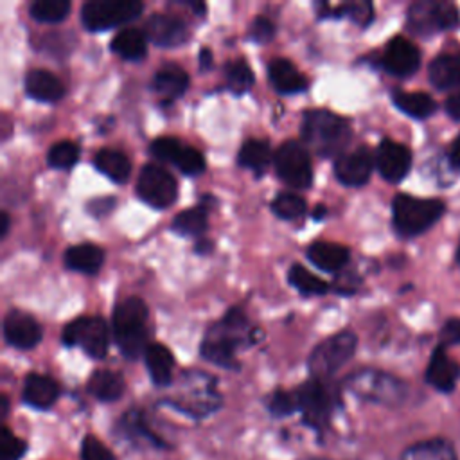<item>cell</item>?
<instances>
[{"label":"cell","mask_w":460,"mask_h":460,"mask_svg":"<svg viewBox=\"0 0 460 460\" xmlns=\"http://www.w3.org/2000/svg\"><path fill=\"white\" fill-rule=\"evenodd\" d=\"M117 431L122 438L140 444V446H149V447H167V444L149 428L146 415L140 410H129L126 411L119 422H117Z\"/></svg>","instance_id":"20"},{"label":"cell","mask_w":460,"mask_h":460,"mask_svg":"<svg viewBox=\"0 0 460 460\" xmlns=\"http://www.w3.org/2000/svg\"><path fill=\"white\" fill-rule=\"evenodd\" d=\"M447 158L451 162V165H455L456 169H460V137H456L447 151Z\"/></svg>","instance_id":"51"},{"label":"cell","mask_w":460,"mask_h":460,"mask_svg":"<svg viewBox=\"0 0 460 460\" xmlns=\"http://www.w3.org/2000/svg\"><path fill=\"white\" fill-rule=\"evenodd\" d=\"M288 280L304 295H323L329 291V284L320 277L313 275L302 264H293L288 271Z\"/></svg>","instance_id":"37"},{"label":"cell","mask_w":460,"mask_h":460,"mask_svg":"<svg viewBox=\"0 0 460 460\" xmlns=\"http://www.w3.org/2000/svg\"><path fill=\"white\" fill-rule=\"evenodd\" d=\"M207 225H208L207 208L203 205H198V207L178 212L171 226L180 235H201L207 230Z\"/></svg>","instance_id":"36"},{"label":"cell","mask_w":460,"mask_h":460,"mask_svg":"<svg viewBox=\"0 0 460 460\" xmlns=\"http://www.w3.org/2000/svg\"><path fill=\"white\" fill-rule=\"evenodd\" d=\"M144 361H146L149 377L156 386H167L172 381L174 358L165 345L149 343L144 352Z\"/></svg>","instance_id":"27"},{"label":"cell","mask_w":460,"mask_h":460,"mask_svg":"<svg viewBox=\"0 0 460 460\" xmlns=\"http://www.w3.org/2000/svg\"><path fill=\"white\" fill-rule=\"evenodd\" d=\"M81 460H115V456L95 435H84L81 442Z\"/></svg>","instance_id":"46"},{"label":"cell","mask_w":460,"mask_h":460,"mask_svg":"<svg viewBox=\"0 0 460 460\" xmlns=\"http://www.w3.org/2000/svg\"><path fill=\"white\" fill-rule=\"evenodd\" d=\"M194 250H196V253H203L205 255V253H208L212 250V243L208 239H201V241L196 243Z\"/></svg>","instance_id":"53"},{"label":"cell","mask_w":460,"mask_h":460,"mask_svg":"<svg viewBox=\"0 0 460 460\" xmlns=\"http://www.w3.org/2000/svg\"><path fill=\"white\" fill-rule=\"evenodd\" d=\"M440 345H460V318H449L440 329Z\"/></svg>","instance_id":"48"},{"label":"cell","mask_w":460,"mask_h":460,"mask_svg":"<svg viewBox=\"0 0 460 460\" xmlns=\"http://www.w3.org/2000/svg\"><path fill=\"white\" fill-rule=\"evenodd\" d=\"M226 84L234 93H243L253 84V72L244 59H235L225 65Z\"/></svg>","instance_id":"39"},{"label":"cell","mask_w":460,"mask_h":460,"mask_svg":"<svg viewBox=\"0 0 460 460\" xmlns=\"http://www.w3.org/2000/svg\"><path fill=\"white\" fill-rule=\"evenodd\" d=\"M4 338L16 349H32L41 340V327L23 311H9L4 318Z\"/></svg>","instance_id":"18"},{"label":"cell","mask_w":460,"mask_h":460,"mask_svg":"<svg viewBox=\"0 0 460 460\" xmlns=\"http://www.w3.org/2000/svg\"><path fill=\"white\" fill-rule=\"evenodd\" d=\"M268 77L273 88L280 93H298L307 88V79L304 74L284 58H277L268 65Z\"/></svg>","instance_id":"22"},{"label":"cell","mask_w":460,"mask_h":460,"mask_svg":"<svg viewBox=\"0 0 460 460\" xmlns=\"http://www.w3.org/2000/svg\"><path fill=\"white\" fill-rule=\"evenodd\" d=\"M181 151L180 140L174 137H158L149 144V153L164 162H174L178 153Z\"/></svg>","instance_id":"45"},{"label":"cell","mask_w":460,"mask_h":460,"mask_svg":"<svg viewBox=\"0 0 460 460\" xmlns=\"http://www.w3.org/2000/svg\"><path fill=\"white\" fill-rule=\"evenodd\" d=\"M275 171L279 178L293 189H307L313 181V167L309 153L304 144L288 140L279 146L273 156Z\"/></svg>","instance_id":"11"},{"label":"cell","mask_w":460,"mask_h":460,"mask_svg":"<svg viewBox=\"0 0 460 460\" xmlns=\"http://www.w3.org/2000/svg\"><path fill=\"white\" fill-rule=\"evenodd\" d=\"M146 320H147V305L138 296L124 298L113 307V314H111L113 336L124 358L137 359L146 352L147 349Z\"/></svg>","instance_id":"3"},{"label":"cell","mask_w":460,"mask_h":460,"mask_svg":"<svg viewBox=\"0 0 460 460\" xmlns=\"http://www.w3.org/2000/svg\"><path fill=\"white\" fill-rule=\"evenodd\" d=\"M250 334H253V331L248 329L246 316L241 309L232 307L221 322L207 331L199 352L207 361L221 368H237L235 352Z\"/></svg>","instance_id":"1"},{"label":"cell","mask_w":460,"mask_h":460,"mask_svg":"<svg viewBox=\"0 0 460 460\" xmlns=\"http://www.w3.org/2000/svg\"><path fill=\"white\" fill-rule=\"evenodd\" d=\"M27 451V442L14 433L9 431V428L2 429L0 438V460H20Z\"/></svg>","instance_id":"44"},{"label":"cell","mask_w":460,"mask_h":460,"mask_svg":"<svg viewBox=\"0 0 460 460\" xmlns=\"http://www.w3.org/2000/svg\"><path fill=\"white\" fill-rule=\"evenodd\" d=\"M199 66H201L203 70H207V68L212 66V52H210L208 49H201V50H199Z\"/></svg>","instance_id":"52"},{"label":"cell","mask_w":460,"mask_h":460,"mask_svg":"<svg viewBox=\"0 0 460 460\" xmlns=\"http://www.w3.org/2000/svg\"><path fill=\"white\" fill-rule=\"evenodd\" d=\"M115 198H111V196H106V198H95V199H92L90 203H88V207H86V210L92 214V216H95V217H101V216H106L108 212H111V208L115 207Z\"/></svg>","instance_id":"49"},{"label":"cell","mask_w":460,"mask_h":460,"mask_svg":"<svg viewBox=\"0 0 460 460\" xmlns=\"http://www.w3.org/2000/svg\"><path fill=\"white\" fill-rule=\"evenodd\" d=\"M137 194L155 208H167L178 194L176 180L164 167L146 164L137 178Z\"/></svg>","instance_id":"13"},{"label":"cell","mask_w":460,"mask_h":460,"mask_svg":"<svg viewBox=\"0 0 460 460\" xmlns=\"http://www.w3.org/2000/svg\"><path fill=\"white\" fill-rule=\"evenodd\" d=\"M374 164L376 156L372 155V151L361 146L349 153H341L334 160V174L338 181L347 187H361L368 181Z\"/></svg>","instance_id":"14"},{"label":"cell","mask_w":460,"mask_h":460,"mask_svg":"<svg viewBox=\"0 0 460 460\" xmlns=\"http://www.w3.org/2000/svg\"><path fill=\"white\" fill-rule=\"evenodd\" d=\"M88 392L102 402H111L122 397L124 394V377L113 370H95L86 385Z\"/></svg>","instance_id":"30"},{"label":"cell","mask_w":460,"mask_h":460,"mask_svg":"<svg viewBox=\"0 0 460 460\" xmlns=\"http://www.w3.org/2000/svg\"><path fill=\"white\" fill-rule=\"evenodd\" d=\"M327 214V207L325 205H316L313 210V217L314 219H323V216Z\"/></svg>","instance_id":"55"},{"label":"cell","mask_w":460,"mask_h":460,"mask_svg":"<svg viewBox=\"0 0 460 460\" xmlns=\"http://www.w3.org/2000/svg\"><path fill=\"white\" fill-rule=\"evenodd\" d=\"M444 210V201L435 198L397 194L392 201L394 226L404 237H413L426 232L442 217Z\"/></svg>","instance_id":"4"},{"label":"cell","mask_w":460,"mask_h":460,"mask_svg":"<svg viewBox=\"0 0 460 460\" xmlns=\"http://www.w3.org/2000/svg\"><path fill=\"white\" fill-rule=\"evenodd\" d=\"M399 460H458V455L447 438L433 437L408 446Z\"/></svg>","instance_id":"26"},{"label":"cell","mask_w":460,"mask_h":460,"mask_svg":"<svg viewBox=\"0 0 460 460\" xmlns=\"http://www.w3.org/2000/svg\"><path fill=\"white\" fill-rule=\"evenodd\" d=\"M151 86L155 92H158L165 99H174L181 95L189 86V75L187 72L174 63L162 65L151 81Z\"/></svg>","instance_id":"28"},{"label":"cell","mask_w":460,"mask_h":460,"mask_svg":"<svg viewBox=\"0 0 460 460\" xmlns=\"http://www.w3.org/2000/svg\"><path fill=\"white\" fill-rule=\"evenodd\" d=\"M65 345H79L90 358L101 359L108 352V327L101 316H79L63 329Z\"/></svg>","instance_id":"12"},{"label":"cell","mask_w":460,"mask_h":460,"mask_svg":"<svg viewBox=\"0 0 460 460\" xmlns=\"http://www.w3.org/2000/svg\"><path fill=\"white\" fill-rule=\"evenodd\" d=\"M93 165L117 183H124L131 172L129 158L117 149H101L93 156Z\"/></svg>","instance_id":"32"},{"label":"cell","mask_w":460,"mask_h":460,"mask_svg":"<svg viewBox=\"0 0 460 460\" xmlns=\"http://www.w3.org/2000/svg\"><path fill=\"white\" fill-rule=\"evenodd\" d=\"M110 49L126 59H138L147 52V36L135 27L120 29L113 36Z\"/></svg>","instance_id":"33"},{"label":"cell","mask_w":460,"mask_h":460,"mask_svg":"<svg viewBox=\"0 0 460 460\" xmlns=\"http://www.w3.org/2000/svg\"><path fill=\"white\" fill-rule=\"evenodd\" d=\"M428 75L437 90H451L460 86V52L437 56L428 66Z\"/></svg>","instance_id":"25"},{"label":"cell","mask_w":460,"mask_h":460,"mask_svg":"<svg viewBox=\"0 0 460 460\" xmlns=\"http://www.w3.org/2000/svg\"><path fill=\"white\" fill-rule=\"evenodd\" d=\"M248 36H250V40H253L257 43H268L275 36V25L270 18L257 16L250 25Z\"/></svg>","instance_id":"47"},{"label":"cell","mask_w":460,"mask_h":460,"mask_svg":"<svg viewBox=\"0 0 460 460\" xmlns=\"http://www.w3.org/2000/svg\"><path fill=\"white\" fill-rule=\"evenodd\" d=\"M146 36L160 47L181 45L189 32L181 18L169 13H153L146 22Z\"/></svg>","instance_id":"17"},{"label":"cell","mask_w":460,"mask_h":460,"mask_svg":"<svg viewBox=\"0 0 460 460\" xmlns=\"http://www.w3.org/2000/svg\"><path fill=\"white\" fill-rule=\"evenodd\" d=\"M305 255L316 268L329 273L340 271L349 262V250L338 243H327V241L311 243L305 250Z\"/></svg>","instance_id":"24"},{"label":"cell","mask_w":460,"mask_h":460,"mask_svg":"<svg viewBox=\"0 0 460 460\" xmlns=\"http://www.w3.org/2000/svg\"><path fill=\"white\" fill-rule=\"evenodd\" d=\"M298 411L302 413L304 424L316 433H322L338 404V392L329 379L311 377L295 390Z\"/></svg>","instance_id":"6"},{"label":"cell","mask_w":460,"mask_h":460,"mask_svg":"<svg viewBox=\"0 0 460 460\" xmlns=\"http://www.w3.org/2000/svg\"><path fill=\"white\" fill-rule=\"evenodd\" d=\"M318 16L320 18L347 16L356 25L367 27L374 18V5L367 0H356V2H347V4H340V5H331V4L320 2L318 4Z\"/></svg>","instance_id":"31"},{"label":"cell","mask_w":460,"mask_h":460,"mask_svg":"<svg viewBox=\"0 0 460 460\" xmlns=\"http://www.w3.org/2000/svg\"><path fill=\"white\" fill-rule=\"evenodd\" d=\"M7 230H9V216H7V212H2L0 214V237H5Z\"/></svg>","instance_id":"54"},{"label":"cell","mask_w":460,"mask_h":460,"mask_svg":"<svg viewBox=\"0 0 460 460\" xmlns=\"http://www.w3.org/2000/svg\"><path fill=\"white\" fill-rule=\"evenodd\" d=\"M63 261H65V266L74 271L93 275L102 266L104 252L95 244L81 243V244H74V246L66 248Z\"/></svg>","instance_id":"29"},{"label":"cell","mask_w":460,"mask_h":460,"mask_svg":"<svg viewBox=\"0 0 460 460\" xmlns=\"http://www.w3.org/2000/svg\"><path fill=\"white\" fill-rule=\"evenodd\" d=\"M25 92L29 97L43 102L59 101L65 93V86L52 72L43 68H34L25 75Z\"/></svg>","instance_id":"23"},{"label":"cell","mask_w":460,"mask_h":460,"mask_svg":"<svg viewBox=\"0 0 460 460\" xmlns=\"http://www.w3.org/2000/svg\"><path fill=\"white\" fill-rule=\"evenodd\" d=\"M142 9L138 0H90L81 7V22L88 31H106L135 20Z\"/></svg>","instance_id":"10"},{"label":"cell","mask_w":460,"mask_h":460,"mask_svg":"<svg viewBox=\"0 0 460 460\" xmlns=\"http://www.w3.org/2000/svg\"><path fill=\"white\" fill-rule=\"evenodd\" d=\"M304 460H327V458H304Z\"/></svg>","instance_id":"57"},{"label":"cell","mask_w":460,"mask_h":460,"mask_svg":"<svg viewBox=\"0 0 460 460\" xmlns=\"http://www.w3.org/2000/svg\"><path fill=\"white\" fill-rule=\"evenodd\" d=\"M446 113L453 119V120H460V92H455L451 93L447 99H446Z\"/></svg>","instance_id":"50"},{"label":"cell","mask_w":460,"mask_h":460,"mask_svg":"<svg viewBox=\"0 0 460 460\" xmlns=\"http://www.w3.org/2000/svg\"><path fill=\"white\" fill-rule=\"evenodd\" d=\"M460 377V365L451 359L446 352V347L438 345L428 363L426 381L438 392H451Z\"/></svg>","instance_id":"19"},{"label":"cell","mask_w":460,"mask_h":460,"mask_svg":"<svg viewBox=\"0 0 460 460\" xmlns=\"http://www.w3.org/2000/svg\"><path fill=\"white\" fill-rule=\"evenodd\" d=\"M273 153L271 147L268 146L266 140H259V138H248L246 142H243L237 160L241 165L255 171V172H262L273 160Z\"/></svg>","instance_id":"35"},{"label":"cell","mask_w":460,"mask_h":460,"mask_svg":"<svg viewBox=\"0 0 460 460\" xmlns=\"http://www.w3.org/2000/svg\"><path fill=\"white\" fill-rule=\"evenodd\" d=\"M266 408L273 417H288L295 411H298L296 395L295 390H275L266 397Z\"/></svg>","instance_id":"42"},{"label":"cell","mask_w":460,"mask_h":460,"mask_svg":"<svg viewBox=\"0 0 460 460\" xmlns=\"http://www.w3.org/2000/svg\"><path fill=\"white\" fill-rule=\"evenodd\" d=\"M271 210L280 219H296L305 212V199L293 192H280L271 201Z\"/></svg>","instance_id":"41"},{"label":"cell","mask_w":460,"mask_h":460,"mask_svg":"<svg viewBox=\"0 0 460 460\" xmlns=\"http://www.w3.org/2000/svg\"><path fill=\"white\" fill-rule=\"evenodd\" d=\"M392 99L401 111L415 119H426L437 110L431 95L424 92H394Z\"/></svg>","instance_id":"34"},{"label":"cell","mask_w":460,"mask_h":460,"mask_svg":"<svg viewBox=\"0 0 460 460\" xmlns=\"http://www.w3.org/2000/svg\"><path fill=\"white\" fill-rule=\"evenodd\" d=\"M300 135L304 144L320 156H340L350 138L349 122L329 110H309L304 113Z\"/></svg>","instance_id":"2"},{"label":"cell","mask_w":460,"mask_h":460,"mask_svg":"<svg viewBox=\"0 0 460 460\" xmlns=\"http://www.w3.org/2000/svg\"><path fill=\"white\" fill-rule=\"evenodd\" d=\"M70 11L68 0H36L31 4L29 13L34 20L45 23L61 22Z\"/></svg>","instance_id":"38"},{"label":"cell","mask_w":460,"mask_h":460,"mask_svg":"<svg viewBox=\"0 0 460 460\" xmlns=\"http://www.w3.org/2000/svg\"><path fill=\"white\" fill-rule=\"evenodd\" d=\"M376 167L388 181H401L411 167V151L392 138L381 140L376 151Z\"/></svg>","instance_id":"15"},{"label":"cell","mask_w":460,"mask_h":460,"mask_svg":"<svg viewBox=\"0 0 460 460\" xmlns=\"http://www.w3.org/2000/svg\"><path fill=\"white\" fill-rule=\"evenodd\" d=\"M343 386L356 397L383 406H399L408 394V386L399 377L376 368L352 372Z\"/></svg>","instance_id":"5"},{"label":"cell","mask_w":460,"mask_h":460,"mask_svg":"<svg viewBox=\"0 0 460 460\" xmlns=\"http://www.w3.org/2000/svg\"><path fill=\"white\" fill-rule=\"evenodd\" d=\"M183 174H199L205 169V158L203 155L194 147H181L176 160L172 162Z\"/></svg>","instance_id":"43"},{"label":"cell","mask_w":460,"mask_h":460,"mask_svg":"<svg viewBox=\"0 0 460 460\" xmlns=\"http://www.w3.org/2000/svg\"><path fill=\"white\" fill-rule=\"evenodd\" d=\"M456 261H458V264H460V243H458V250H456Z\"/></svg>","instance_id":"56"},{"label":"cell","mask_w":460,"mask_h":460,"mask_svg":"<svg viewBox=\"0 0 460 460\" xmlns=\"http://www.w3.org/2000/svg\"><path fill=\"white\" fill-rule=\"evenodd\" d=\"M406 23L411 32L429 36L438 31L456 29L460 25V11L451 2L419 0L408 7Z\"/></svg>","instance_id":"9"},{"label":"cell","mask_w":460,"mask_h":460,"mask_svg":"<svg viewBox=\"0 0 460 460\" xmlns=\"http://www.w3.org/2000/svg\"><path fill=\"white\" fill-rule=\"evenodd\" d=\"M79 146L70 140L54 142L47 153V164L54 169H70L77 164Z\"/></svg>","instance_id":"40"},{"label":"cell","mask_w":460,"mask_h":460,"mask_svg":"<svg viewBox=\"0 0 460 460\" xmlns=\"http://www.w3.org/2000/svg\"><path fill=\"white\" fill-rule=\"evenodd\" d=\"M358 338L350 331H340L322 343H318L309 359L307 367L313 377L329 379L336 370H340L356 352Z\"/></svg>","instance_id":"8"},{"label":"cell","mask_w":460,"mask_h":460,"mask_svg":"<svg viewBox=\"0 0 460 460\" xmlns=\"http://www.w3.org/2000/svg\"><path fill=\"white\" fill-rule=\"evenodd\" d=\"M381 63L392 75L408 77L420 66V52L410 40L395 36L388 41Z\"/></svg>","instance_id":"16"},{"label":"cell","mask_w":460,"mask_h":460,"mask_svg":"<svg viewBox=\"0 0 460 460\" xmlns=\"http://www.w3.org/2000/svg\"><path fill=\"white\" fill-rule=\"evenodd\" d=\"M22 397L25 404L36 410H47L58 401L59 386L52 377L32 372L23 381Z\"/></svg>","instance_id":"21"},{"label":"cell","mask_w":460,"mask_h":460,"mask_svg":"<svg viewBox=\"0 0 460 460\" xmlns=\"http://www.w3.org/2000/svg\"><path fill=\"white\" fill-rule=\"evenodd\" d=\"M165 402L185 415L203 419L219 408L221 397L210 376L205 372H185L178 397H171Z\"/></svg>","instance_id":"7"}]
</instances>
